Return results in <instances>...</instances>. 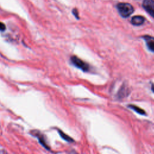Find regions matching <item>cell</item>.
I'll return each mask as SVG.
<instances>
[{"label": "cell", "mask_w": 154, "mask_h": 154, "mask_svg": "<svg viewBox=\"0 0 154 154\" xmlns=\"http://www.w3.org/2000/svg\"><path fill=\"white\" fill-rule=\"evenodd\" d=\"M151 89L153 91V92H154V84L152 83V87H151Z\"/></svg>", "instance_id": "obj_12"}, {"label": "cell", "mask_w": 154, "mask_h": 154, "mask_svg": "<svg viewBox=\"0 0 154 154\" xmlns=\"http://www.w3.org/2000/svg\"><path fill=\"white\" fill-rule=\"evenodd\" d=\"M117 7L120 14L123 17H129L134 11L133 6L129 3H126V2L119 3L117 4Z\"/></svg>", "instance_id": "obj_1"}, {"label": "cell", "mask_w": 154, "mask_h": 154, "mask_svg": "<svg viewBox=\"0 0 154 154\" xmlns=\"http://www.w3.org/2000/svg\"><path fill=\"white\" fill-rule=\"evenodd\" d=\"M128 107L131 108L132 109L134 110L135 112H137V113H138V114H140L141 115H146L145 111L143 109L140 108V107H138L137 106H135L134 105H129Z\"/></svg>", "instance_id": "obj_7"}, {"label": "cell", "mask_w": 154, "mask_h": 154, "mask_svg": "<svg viewBox=\"0 0 154 154\" xmlns=\"http://www.w3.org/2000/svg\"><path fill=\"white\" fill-rule=\"evenodd\" d=\"M5 29V25L2 23L0 22V31H3Z\"/></svg>", "instance_id": "obj_11"}, {"label": "cell", "mask_w": 154, "mask_h": 154, "mask_svg": "<svg viewBox=\"0 0 154 154\" xmlns=\"http://www.w3.org/2000/svg\"><path fill=\"white\" fill-rule=\"evenodd\" d=\"M58 132L60 135L61 136V137L63 139H64V140H66V141L70 142V143L74 141L73 140L71 137H70L69 136H68L67 135H66V134H64L63 131H60V130H58Z\"/></svg>", "instance_id": "obj_8"}, {"label": "cell", "mask_w": 154, "mask_h": 154, "mask_svg": "<svg viewBox=\"0 0 154 154\" xmlns=\"http://www.w3.org/2000/svg\"><path fill=\"white\" fill-rule=\"evenodd\" d=\"M145 18L141 16H135L132 17L131 22L132 25L135 26H140L144 23Z\"/></svg>", "instance_id": "obj_5"}, {"label": "cell", "mask_w": 154, "mask_h": 154, "mask_svg": "<svg viewBox=\"0 0 154 154\" xmlns=\"http://www.w3.org/2000/svg\"><path fill=\"white\" fill-rule=\"evenodd\" d=\"M72 13L73 14V15L75 16V17H76V19H79V15H78V10L76 9V8H74L72 11Z\"/></svg>", "instance_id": "obj_10"}, {"label": "cell", "mask_w": 154, "mask_h": 154, "mask_svg": "<svg viewBox=\"0 0 154 154\" xmlns=\"http://www.w3.org/2000/svg\"><path fill=\"white\" fill-rule=\"evenodd\" d=\"M71 62L76 67L81 69L84 72H88L89 70V66L85 62L77 57L76 56H72L71 57Z\"/></svg>", "instance_id": "obj_2"}, {"label": "cell", "mask_w": 154, "mask_h": 154, "mask_svg": "<svg viewBox=\"0 0 154 154\" xmlns=\"http://www.w3.org/2000/svg\"><path fill=\"white\" fill-rule=\"evenodd\" d=\"M143 37L146 42L148 49L151 51L154 52V37L149 35H144Z\"/></svg>", "instance_id": "obj_4"}, {"label": "cell", "mask_w": 154, "mask_h": 154, "mask_svg": "<svg viewBox=\"0 0 154 154\" xmlns=\"http://www.w3.org/2000/svg\"><path fill=\"white\" fill-rule=\"evenodd\" d=\"M128 88H127V87L125 86H122L120 89V90L119 91V93H117L118 98L122 99V98H123L124 97H126L128 94Z\"/></svg>", "instance_id": "obj_6"}, {"label": "cell", "mask_w": 154, "mask_h": 154, "mask_svg": "<svg viewBox=\"0 0 154 154\" xmlns=\"http://www.w3.org/2000/svg\"><path fill=\"white\" fill-rule=\"evenodd\" d=\"M143 7L144 10L154 18V0H144Z\"/></svg>", "instance_id": "obj_3"}, {"label": "cell", "mask_w": 154, "mask_h": 154, "mask_svg": "<svg viewBox=\"0 0 154 154\" xmlns=\"http://www.w3.org/2000/svg\"><path fill=\"white\" fill-rule=\"evenodd\" d=\"M38 140H39L40 143L43 146H44L46 149H47L48 150H49V148L47 146L46 143H45V140L43 139V137H38Z\"/></svg>", "instance_id": "obj_9"}]
</instances>
